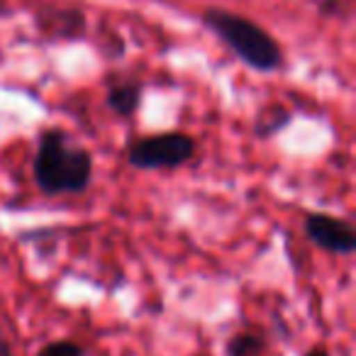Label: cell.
Instances as JSON below:
<instances>
[{
  "mask_svg": "<svg viewBox=\"0 0 356 356\" xmlns=\"http://www.w3.org/2000/svg\"><path fill=\"white\" fill-rule=\"evenodd\" d=\"M32 173L44 195H76L90 186L93 156L88 149L74 147L64 129L51 127L37 139Z\"/></svg>",
  "mask_w": 356,
  "mask_h": 356,
  "instance_id": "6da1fadb",
  "label": "cell"
},
{
  "mask_svg": "<svg viewBox=\"0 0 356 356\" xmlns=\"http://www.w3.org/2000/svg\"><path fill=\"white\" fill-rule=\"evenodd\" d=\"M203 25L218 35L249 69L271 74L283 64L281 44L264 30L259 22L222 8H208L203 13Z\"/></svg>",
  "mask_w": 356,
  "mask_h": 356,
  "instance_id": "7a4b0ae2",
  "label": "cell"
},
{
  "mask_svg": "<svg viewBox=\"0 0 356 356\" xmlns=\"http://www.w3.org/2000/svg\"><path fill=\"white\" fill-rule=\"evenodd\" d=\"M195 154V139L184 132H163L142 137L129 147L127 161L139 171L178 168L188 163Z\"/></svg>",
  "mask_w": 356,
  "mask_h": 356,
  "instance_id": "3957f363",
  "label": "cell"
},
{
  "mask_svg": "<svg viewBox=\"0 0 356 356\" xmlns=\"http://www.w3.org/2000/svg\"><path fill=\"white\" fill-rule=\"evenodd\" d=\"M305 234L322 252L349 257L356 252V229L351 222L327 213H310L305 218Z\"/></svg>",
  "mask_w": 356,
  "mask_h": 356,
  "instance_id": "277c9868",
  "label": "cell"
},
{
  "mask_svg": "<svg viewBox=\"0 0 356 356\" xmlns=\"http://www.w3.org/2000/svg\"><path fill=\"white\" fill-rule=\"evenodd\" d=\"M37 27L49 40H79L86 30V15L79 8H59L37 15Z\"/></svg>",
  "mask_w": 356,
  "mask_h": 356,
  "instance_id": "5b68a950",
  "label": "cell"
},
{
  "mask_svg": "<svg viewBox=\"0 0 356 356\" xmlns=\"http://www.w3.org/2000/svg\"><path fill=\"white\" fill-rule=\"evenodd\" d=\"M105 103L120 118H132L139 110V103H142V86L134 83V81L113 86L105 95Z\"/></svg>",
  "mask_w": 356,
  "mask_h": 356,
  "instance_id": "8992f818",
  "label": "cell"
},
{
  "mask_svg": "<svg viewBox=\"0 0 356 356\" xmlns=\"http://www.w3.org/2000/svg\"><path fill=\"white\" fill-rule=\"evenodd\" d=\"M264 351H266V339L257 332H237L225 344L227 356H264Z\"/></svg>",
  "mask_w": 356,
  "mask_h": 356,
  "instance_id": "52a82bcc",
  "label": "cell"
},
{
  "mask_svg": "<svg viewBox=\"0 0 356 356\" xmlns=\"http://www.w3.org/2000/svg\"><path fill=\"white\" fill-rule=\"evenodd\" d=\"M291 122V113L281 105H271V108L261 110L257 118V134L261 139L273 137L276 132H281L286 124Z\"/></svg>",
  "mask_w": 356,
  "mask_h": 356,
  "instance_id": "ba28073f",
  "label": "cell"
},
{
  "mask_svg": "<svg viewBox=\"0 0 356 356\" xmlns=\"http://www.w3.org/2000/svg\"><path fill=\"white\" fill-rule=\"evenodd\" d=\"M37 356H86V351H83V346L76 344V341L59 339V341H51V344L42 346Z\"/></svg>",
  "mask_w": 356,
  "mask_h": 356,
  "instance_id": "9c48e42d",
  "label": "cell"
},
{
  "mask_svg": "<svg viewBox=\"0 0 356 356\" xmlns=\"http://www.w3.org/2000/svg\"><path fill=\"white\" fill-rule=\"evenodd\" d=\"M0 356H13V349H10V341H8L6 332L0 330Z\"/></svg>",
  "mask_w": 356,
  "mask_h": 356,
  "instance_id": "30bf717a",
  "label": "cell"
},
{
  "mask_svg": "<svg viewBox=\"0 0 356 356\" xmlns=\"http://www.w3.org/2000/svg\"><path fill=\"white\" fill-rule=\"evenodd\" d=\"M305 356H330V354H327V351L322 349V346H317V349H310V351H307Z\"/></svg>",
  "mask_w": 356,
  "mask_h": 356,
  "instance_id": "8fae6325",
  "label": "cell"
},
{
  "mask_svg": "<svg viewBox=\"0 0 356 356\" xmlns=\"http://www.w3.org/2000/svg\"><path fill=\"white\" fill-rule=\"evenodd\" d=\"M193 356H210V354H193Z\"/></svg>",
  "mask_w": 356,
  "mask_h": 356,
  "instance_id": "7c38bea8",
  "label": "cell"
}]
</instances>
